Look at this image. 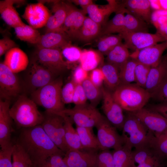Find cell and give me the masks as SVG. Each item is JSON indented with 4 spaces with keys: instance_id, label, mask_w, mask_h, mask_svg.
I'll list each match as a JSON object with an SVG mask.
<instances>
[{
    "instance_id": "cell-1",
    "label": "cell",
    "mask_w": 167,
    "mask_h": 167,
    "mask_svg": "<svg viewBox=\"0 0 167 167\" xmlns=\"http://www.w3.org/2000/svg\"><path fill=\"white\" fill-rule=\"evenodd\" d=\"M22 147L35 166L55 154L64 156L50 139L41 125L22 128L16 142Z\"/></svg>"
},
{
    "instance_id": "cell-2",
    "label": "cell",
    "mask_w": 167,
    "mask_h": 167,
    "mask_svg": "<svg viewBox=\"0 0 167 167\" xmlns=\"http://www.w3.org/2000/svg\"><path fill=\"white\" fill-rule=\"evenodd\" d=\"M10 113L17 126L21 129L41 125L44 119L36 104L24 94L18 97L10 108Z\"/></svg>"
},
{
    "instance_id": "cell-3",
    "label": "cell",
    "mask_w": 167,
    "mask_h": 167,
    "mask_svg": "<svg viewBox=\"0 0 167 167\" xmlns=\"http://www.w3.org/2000/svg\"><path fill=\"white\" fill-rule=\"evenodd\" d=\"M112 94L116 102L128 112L143 108L151 97L145 89L131 83L120 84Z\"/></svg>"
},
{
    "instance_id": "cell-4",
    "label": "cell",
    "mask_w": 167,
    "mask_h": 167,
    "mask_svg": "<svg viewBox=\"0 0 167 167\" xmlns=\"http://www.w3.org/2000/svg\"><path fill=\"white\" fill-rule=\"evenodd\" d=\"M62 79L58 77L54 81L31 94V99L46 111L58 113L65 108L61 95Z\"/></svg>"
},
{
    "instance_id": "cell-5",
    "label": "cell",
    "mask_w": 167,
    "mask_h": 167,
    "mask_svg": "<svg viewBox=\"0 0 167 167\" xmlns=\"http://www.w3.org/2000/svg\"><path fill=\"white\" fill-rule=\"evenodd\" d=\"M124 145L132 150L150 144L154 136L136 117L128 113L122 130Z\"/></svg>"
},
{
    "instance_id": "cell-6",
    "label": "cell",
    "mask_w": 167,
    "mask_h": 167,
    "mask_svg": "<svg viewBox=\"0 0 167 167\" xmlns=\"http://www.w3.org/2000/svg\"><path fill=\"white\" fill-rule=\"evenodd\" d=\"M58 76L39 63L33 57L27 68L25 87L31 94L54 81Z\"/></svg>"
},
{
    "instance_id": "cell-7",
    "label": "cell",
    "mask_w": 167,
    "mask_h": 167,
    "mask_svg": "<svg viewBox=\"0 0 167 167\" xmlns=\"http://www.w3.org/2000/svg\"><path fill=\"white\" fill-rule=\"evenodd\" d=\"M59 113L68 117L76 126L91 128L95 127L103 117L96 107L86 103L65 108Z\"/></svg>"
},
{
    "instance_id": "cell-8",
    "label": "cell",
    "mask_w": 167,
    "mask_h": 167,
    "mask_svg": "<svg viewBox=\"0 0 167 167\" xmlns=\"http://www.w3.org/2000/svg\"><path fill=\"white\" fill-rule=\"evenodd\" d=\"M41 125L46 134L59 149L65 153L69 149L65 138L64 119L62 114L45 111Z\"/></svg>"
},
{
    "instance_id": "cell-9",
    "label": "cell",
    "mask_w": 167,
    "mask_h": 167,
    "mask_svg": "<svg viewBox=\"0 0 167 167\" xmlns=\"http://www.w3.org/2000/svg\"><path fill=\"white\" fill-rule=\"evenodd\" d=\"M95 127L97 131V137L101 151L114 150L121 147L124 144L121 135H120L113 126L103 116Z\"/></svg>"
},
{
    "instance_id": "cell-10",
    "label": "cell",
    "mask_w": 167,
    "mask_h": 167,
    "mask_svg": "<svg viewBox=\"0 0 167 167\" xmlns=\"http://www.w3.org/2000/svg\"><path fill=\"white\" fill-rule=\"evenodd\" d=\"M33 57L39 63L58 75L70 68L60 48H37Z\"/></svg>"
},
{
    "instance_id": "cell-11",
    "label": "cell",
    "mask_w": 167,
    "mask_h": 167,
    "mask_svg": "<svg viewBox=\"0 0 167 167\" xmlns=\"http://www.w3.org/2000/svg\"><path fill=\"white\" fill-rule=\"evenodd\" d=\"M128 113L137 118L155 137L167 133V119L157 112L144 107Z\"/></svg>"
},
{
    "instance_id": "cell-12",
    "label": "cell",
    "mask_w": 167,
    "mask_h": 167,
    "mask_svg": "<svg viewBox=\"0 0 167 167\" xmlns=\"http://www.w3.org/2000/svg\"><path fill=\"white\" fill-rule=\"evenodd\" d=\"M22 87L19 79L3 62L0 63V98L10 101L18 97Z\"/></svg>"
},
{
    "instance_id": "cell-13",
    "label": "cell",
    "mask_w": 167,
    "mask_h": 167,
    "mask_svg": "<svg viewBox=\"0 0 167 167\" xmlns=\"http://www.w3.org/2000/svg\"><path fill=\"white\" fill-rule=\"evenodd\" d=\"M119 34L124 41V44L127 48L134 51L166 41L164 36L157 32L155 34L136 32Z\"/></svg>"
},
{
    "instance_id": "cell-14",
    "label": "cell",
    "mask_w": 167,
    "mask_h": 167,
    "mask_svg": "<svg viewBox=\"0 0 167 167\" xmlns=\"http://www.w3.org/2000/svg\"><path fill=\"white\" fill-rule=\"evenodd\" d=\"M102 109L108 121L116 129L122 130L125 116L123 109L114 99L112 92L102 87Z\"/></svg>"
},
{
    "instance_id": "cell-15",
    "label": "cell",
    "mask_w": 167,
    "mask_h": 167,
    "mask_svg": "<svg viewBox=\"0 0 167 167\" xmlns=\"http://www.w3.org/2000/svg\"><path fill=\"white\" fill-rule=\"evenodd\" d=\"M167 49V41L157 44L141 50L134 51L130 57L137 62L151 67L156 66L160 63L162 55Z\"/></svg>"
},
{
    "instance_id": "cell-16",
    "label": "cell",
    "mask_w": 167,
    "mask_h": 167,
    "mask_svg": "<svg viewBox=\"0 0 167 167\" xmlns=\"http://www.w3.org/2000/svg\"><path fill=\"white\" fill-rule=\"evenodd\" d=\"M98 151L84 149H69L65 153L63 159L69 167H93Z\"/></svg>"
},
{
    "instance_id": "cell-17",
    "label": "cell",
    "mask_w": 167,
    "mask_h": 167,
    "mask_svg": "<svg viewBox=\"0 0 167 167\" xmlns=\"http://www.w3.org/2000/svg\"><path fill=\"white\" fill-rule=\"evenodd\" d=\"M66 3L67 15L61 31L64 33L70 39H76L86 17L85 14L82 10L78 9L71 3Z\"/></svg>"
},
{
    "instance_id": "cell-18",
    "label": "cell",
    "mask_w": 167,
    "mask_h": 167,
    "mask_svg": "<svg viewBox=\"0 0 167 167\" xmlns=\"http://www.w3.org/2000/svg\"><path fill=\"white\" fill-rule=\"evenodd\" d=\"M51 13L40 2L28 4L22 16L29 25L37 29L45 26Z\"/></svg>"
},
{
    "instance_id": "cell-19",
    "label": "cell",
    "mask_w": 167,
    "mask_h": 167,
    "mask_svg": "<svg viewBox=\"0 0 167 167\" xmlns=\"http://www.w3.org/2000/svg\"><path fill=\"white\" fill-rule=\"evenodd\" d=\"M10 101L0 99V145L1 148L12 143L11 135L13 131L12 120L10 113Z\"/></svg>"
},
{
    "instance_id": "cell-20",
    "label": "cell",
    "mask_w": 167,
    "mask_h": 167,
    "mask_svg": "<svg viewBox=\"0 0 167 167\" xmlns=\"http://www.w3.org/2000/svg\"><path fill=\"white\" fill-rule=\"evenodd\" d=\"M108 4L99 7L93 3L86 9L85 14L94 22L101 25L105 24L109 16L113 12H116L119 7V3L115 0H107Z\"/></svg>"
},
{
    "instance_id": "cell-21",
    "label": "cell",
    "mask_w": 167,
    "mask_h": 167,
    "mask_svg": "<svg viewBox=\"0 0 167 167\" xmlns=\"http://www.w3.org/2000/svg\"><path fill=\"white\" fill-rule=\"evenodd\" d=\"M52 14L45 25L46 32L61 31L66 19L67 9L66 2L55 1L52 8Z\"/></svg>"
},
{
    "instance_id": "cell-22",
    "label": "cell",
    "mask_w": 167,
    "mask_h": 167,
    "mask_svg": "<svg viewBox=\"0 0 167 167\" xmlns=\"http://www.w3.org/2000/svg\"><path fill=\"white\" fill-rule=\"evenodd\" d=\"M120 3L130 13L148 24L151 22L152 12L149 0H126Z\"/></svg>"
},
{
    "instance_id": "cell-23",
    "label": "cell",
    "mask_w": 167,
    "mask_h": 167,
    "mask_svg": "<svg viewBox=\"0 0 167 167\" xmlns=\"http://www.w3.org/2000/svg\"><path fill=\"white\" fill-rule=\"evenodd\" d=\"M3 62L15 74L25 70L29 63L27 54L17 47L11 49L5 54Z\"/></svg>"
},
{
    "instance_id": "cell-24",
    "label": "cell",
    "mask_w": 167,
    "mask_h": 167,
    "mask_svg": "<svg viewBox=\"0 0 167 167\" xmlns=\"http://www.w3.org/2000/svg\"><path fill=\"white\" fill-rule=\"evenodd\" d=\"M167 75V57L162 58L157 66L151 67L145 89L151 95L160 86Z\"/></svg>"
},
{
    "instance_id": "cell-25",
    "label": "cell",
    "mask_w": 167,
    "mask_h": 167,
    "mask_svg": "<svg viewBox=\"0 0 167 167\" xmlns=\"http://www.w3.org/2000/svg\"><path fill=\"white\" fill-rule=\"evenodd\" d=\"M22 1L4 0L0 1V13L2 18L8 26L14 28L25 24L14 6V4Z\"/></svg>"
},
{
    "instance_id": "cell-26",
    "label": "cell",
    "mask_w": 167,
    "mask_h": 167,
    "mask_svg": "<svg viewBox=\"0 0 167 167\" xmlns=\"http://www.w3.org/2000/svg\"><path fill=\"white\" fill-rule=\"evenodd\" d=\"M69 40L61 31L48 32L41 35L36 45L38 48L61 49L71 43Z\"/></svg>"
},
{
    "instance_id": "cell-27",
    "label": "cell",
    "mask_w": 167,
    "mask_h": 167,
    "mask_svg": "<svg viewBox=\"0 0 167 167\" xmlns=\"http://www.w3.org/2000/svg\"><path fill=\"white\" fill-rule=\"evenodd\" d=\"M119 7L113 17L104 25L102 29L101 36L120 33L123 29L126 9L119 2Z\"/></svg>"
},
{
    "instance_id": "cell-28",
    "label": "cell",
    "mask_w": 167,
    "mask_h": 167,
    "mask_svg": "<svg viewBox=\"0 0 167 167\" xmlns=\"http://www.w3.org/2000/svg\"><path fill=\"white\" fill-rule=\"evenodd\" d=\"M101 27V25L86 16L76 39L84 41H91L100 35Z\"/></svg>"
},
{
    "instance_id": "cell-29",
    "label": "cell",
    "mask_w": 167,
    "mask_h": 167,
    "mask_svg": "<svg viewBox=\"0 0 167 167\" xmlns=\"http://www.w3.org/2000/svg\"><path fill=\"white\" fill-rule=\"evenodd\" d=\"M104 75L103 84L105 88L111 92L120 84L119 70L115 66L107 62L100 67Z\"/></svg>"
},
{
    "instance_id": "cell-30",
    "label": "cell",
    "mask_w": 167,
    "mask_h": 167,
    "mask_svg": "<svg viewBox=\"0 0 167 167\" xmlns=\"http://www.w3.org/2000/svg\"><path fill=\"white\" fill-rule=\"evenodd\" d=\"M128 49L122 43L110 51L106 54L107 62L116 67L119 70L130 58Z\"/></svg>"
},
{
    "instance_id": "cell-31",
    "label": "cell",
    "mask_w": 167,
    "mask_h": 167,
    "mask_svg": "<svg viewBox=\"0 0 167 167\" xmlns=\"http://www.w3.org/2000/svg\"><path fill=\"white\" fill-rule=\"evenodd\" d=\"M59 113L62 114L64 119L65 138L69 149H83L78 133L73 126V123L68 117L63 113Z\"/></svg>"
},
{
    "instance_id": "cell-32",
    "label": "cell",
    "mask_w": 167,
    "mask_h": 167,
    "mask_svg": "<svg viewBox=\"0 0 167 167\" xmlns=\"http://www.w3.org/2000/svg\"><path fill=\"white\" fill-rule=\"evenodd\" d=\"M102 54L98 51L92 49L83 50L79 61L80 66L88 72L97 68L103 61Z\"/></svg>"
},
{
    "instance_id": "cell-33",
    "label": "cell",
    "mask_w": 167,
    "mask_h": 167,
    "mask_svg": "<svg viewBox=\"0 0 167 167\" xmlns=\"http://www.w3.org/2000/svg\"><path fill=\"white\" fill-rule=\"evenodd\" d=\"M126 10L123 28L120 33L127 32H148V24Z\"/></svg>"
},
{
    "instance_id": "cell-34",
    "label": "cell",
    "mask_w": 167,
    "mask_h": 167,
    "mask_svg": "<svg viewBox=\"0 0 167 167\" xmlns=\"http://www.w3.org/2000/svg\"><path fill=\"white\" fill-rule=\"evenodd\" d=\"M76 129L84 149L100 150L97 136L94 134L92 128L76 126Z\"/></svg>"
},
{
    "instance_id": "cell-35",
    "label": "cell",
    "mask_w": 167,
    "mask_h": 167,
    "mask_svg": "<svg viewBox=\"0 0 167 167\" xmlns=\"http://www.w3.org/2000/svg\"><path fill=\"white\" fill-rule=\"evenodd\" d=\"M132 150L123 145L112 152L114 167H135Z\"/></svg>"
},
{
    "instance_id": "cell-36",
    "label": "cell",
    "mask_w": 167,
    "mask_h": 167,
    "mask_svg": "<svg viewBox=\"0 0 167 167\" xmlns=\"http://www.w3.org/2000/svg\"><path fill=\"white\" fill-rule=\"evenodd\" d=\"M132 155L135 165L136 163L138 165L160 158H163L157 153L150 144L134 149L132 151Z\"/></svg>"
},
{
    "instance_id": "cell-37",
    "label": "cell",
    "mask_w": 167,
    "mask_h": 167,
    "mask_svg": "<svg viewBox=\"0 0 167 167\" xmlns=\"http://www.w3.org/2000/svg\"><path fill=\"white\" fill-rule=\"evenodd\" d=\"M14 28L17 37L20 40L36 45L41 36L36 29L25 24Z\"/></svg>"
},
{
    "instance_id": "cell-38",
    "label": "cell",
    "mask_w": 167,
    "mask_h": 167,
    "mask_svg": "<svg viewBox=\"0 0 167 167\" xmlns=\"http://www.w3.org/2000/svg\"><path fill=\"white\" fill-rule=\"evenodd\" d=\"M86 97L92 106L96 107L102 99V87L100 88L94 85L89 77L82 83Z\"/></svg>"
},
{
    "instance_id": "cell-39",
    "label": "cell",
    "mask_w": 167,
    "mask_h": 167,
    "mask_svg": "<svg viewBox=\"0 0 167 167\" xmlns=\"http://www.w3.org/2000/svg\"><path fill=\"white\" fill-rule=\"evenodd\" d=\"M12 167H35L29 157L16 142L14 144Z\"/></svg>"
},
{
    "instance_id": "cell-40",
    "label": "cell",
    "mask_w": 167,
    "mask_h": 167,
    "mask_svg": "<svg viewBox=\"0 0 167 167\" xmlns=\"http://www.w3.org/2000/svg\"><path fill=\"white\" fill-rule=\"evenodd\" d=\"M122 40L119 34L104 35L97 42V46L98 51L101 54L106 55L115 46L122 43Z\"/></svg>"
},
{
    "instance_id": "cell-41",
    "label": "cell",
    "mask_w": 167,
    "mask_h": 167,
    "mask_svg": "<svg viewBox=\"0 0 167 167\" xmlns=\"http://www.w3.org/2000/svg\"><path fill=\"white\" fill-rule=\"evenodd\" d=\"M137 63L136 60L130 57L121 67L119 71L120 84L135 82V69Z\"/></svg>"
},
{
    "instance_id": "cell-42",
    "label": "cell",
    "mask_w": 167,
    "mask_h": 167,
    "mask_svg": "<svg viewBox=\"0 0 167 167\" xmlns=\"http://www.w3.org/2000/svg\"><path fill=\"white\" fill-rule=\"evenodd\" d=\"M64 59L70 67V64L79 61L83 50L71 43L61 49Z\"/></svg>"
},
{
    "instance_id": "cell-43",
    "label": "cell",
    "mask_w": 167,
    "mask_h": 167,
    "mask_svg": "<svg viewBox=\"0 0 167 167\" xmlns=\"http://www.w3.org/2000/svg\"><path fill=\"white\" fill-rule=\"evenodd\" d=\"M150 145L163 158H167V133L159 137H152Z\"/></svg>"
},
{
    "instance_id": "cell-44",
    "label": "cell",
    "mask_w": 167,
    "mask_h": 167,
    "mask_svg": "<svg viewBox=\"0 0 167 167\" xmlns=\"http://www.w3.org/2000/svg\"><path fill=\"white\" fill-rule=\"evenodd\" d=\"M151 67L138 62L135 72L136 84L145 89L148 74Z\"/></svg>"
},
{
    "instance_id": "cell-45",
    "label": "cell",
    "mask_w": 167,
    "mask_h": 167,
    "mask_svg": "<svg viewBox=\"0 0 167 167\" xmlns=\"http://www.w3.org/2000/svg\"><path fill=\"white\" fill-rule=\"evenodd\" d=\"M93 167H114L112 152L109 150L101 151Z\"/></svg>"
},
{
    "instance_id": "cell-46",
    "label": "cell",
    "mask_w": 167,
    "mask_h": 167,
    "mask_svg": "<svg viewBox=\"0 0 167 167\" xmlns=\"http://www.w3.org/2000/svg\"><path fill=\"white\" fill-rule=\"evenodd\" d=\"M63 156L55 154H53L35 167H69L64 161Z\"/></svg>"
},
{
    "instance_id": "cell-47",
    "label": "cell",
    "mask_w": 167,
    "mask_h": 167,
    "mask_svg": "<svg viewBox=\"0 0 167 167\" xmlns=\"http://www.w3.org/2000/svg\"><path fill=\"white\" fill-rule=\"evenodd\" d=\"M76 84L71 79L62 87L61 95L63 103L68 104L73 103V97Z\"/></svg>"
},
{
    "instance_id": "cell-48",
    "label": "cell",
    "mask_w": 167,
    "mask_h": 167,
    "mask_svg": "<svg viewBox=\"0 0 167 167\" xmlns=\"http://www.w3.org/2000/svg\"><path fill=\"white\" fill-rule=\"evenodd\" d=\"M14 144L1 148L0 150V167H12V154Z\"/></svg>"
},
{
    "instance_id": "cell-49",
    "label": "cell",
    "mask_w": 167,
    "mask_h": 167,
    "mask_svg": "<svg viewBox=\"0 0 167 167\" xmlns=\"http://www.w3.org/2000/svg\"><path fill=\"white\" fill-rule=\"evenodd\" d=\"M151 96V97L160 103H167V75Z\"/></svg>"
},
{
    "instance_id": "cell-50",
    "label": "cell",
    "mask_w": 167,
    "mask_h": 167,
    "mask_svg": "<svg viewBox=\"0 0 167 167\" xmlns=\"http://www.w3.org/2000/svg\"><path fill=\"white\" fill-rule=\"evenodd\" d=\"M82 84H76L73 97V103L75 105L86 103L87 100Z\"/></svg>"
},
{
    "instance_id": "cell-51",
    "label": "cell",
    "mask_w": 167,
    "mask_h": 167,
    "mask_svg": "<svg viewBox=\"0 0 167 167\" xmlns=\"http://www.w3.org/2000/svg\"><path fill=\"white\" fill-rule=\"evenodd\" d=\"M88 77L91 81L96 86L100 88L103 87L104 75L100 68H97L92 71Z\"/></svg>"
},
{
    "instance_id": "cell-52",
    "label": "cell",
    "mask_w": 167,
    "mask_h": 167,
    "mask_svg": "<svg viewBox=\"0 0 167 167\" xmlns=\"http://www.w3.org/2000/svg\"><path fill=\"white\" fill-rule=\"evenodd\" d=\"M88 71L84 70L80 65L74 70L71 79L76 84H82L88 77Z\"/></svg>"
},
{
    "instance_id": "cell-53",
    "label": "cell",
    "mask_w": 167,
    "mask_h": 167,
    "mask_svg": "<svg viewBox=\"0 0 167 167\" xmlns=\"http://www.w3.org/2000/svg\"><path fill=\"white\" fill-rule=\"evenodd\" d=\"M16 47H17V45L14 41L8 37H4L0 40V56Z\"/></svg>"
},
{
    "instance_id": "cell-54",
    "label": "cell",
    "mask_w": 167,
    "mask_h": 167,
    "mask_svg": "<svg viewBox=\"0 0 167 167\" xmlns=\"http://www.w3.org/2000/svg\"><path fill=\"white\" fill-rule=\"evenodd\" d=\"M149 109L160 113L167 119V103H160L150 106Z\"/></svg>"
},
{
    "instance_id": "cell-55",
    "label": "cell",
    "mask_w": 167,
    "mask_h": 167,
    "mask_svg": "<svg viewBox=\"0 0 167 167\" xmlns=\"http://www.w3.org/2000/svg\"><path fill=\"white\" fill-rule=\"evenodd\" d=\"M163 158H160L135 165V167H163Z\"/></svg>"
},
{
    "instance_id": "cell-56",
    "label": "cell",
    "mask_w": 167,
    "mask_h": 167,
    "mask_svg": "<svg viewBox=\"0 0 167 167\" xmlns=\"http://www.w3.org/2000/svg\"><path fill=\"white\" fill-rule=\"evenodd\" d=\"M70 2L81 6L85 14V11L88 6L93 3L92 1L91 0H73Z\"/></svg>"
},
{
    "instance_id": "cell-57",
    "label": "cell",
    "mask_w": 167,
    "mask_h": 167,
    "mask_svg": "<svg viewBox=\"0 0 167 167\" xmlns=\"http://www.w3.org/2000/svg\"><path fill=\"white\" fill-rule=\"evenodd\" d=\"M150 6L152 10L154 11L162 10L160 4L159 0H149Z\"/></svg>"
},
{
    "instance_id": "cell-58",
    "label": "cell",
    "mask_w": 167,
    "mask_h": 167,
    "mask_svg": "<svg viewBox=\"0 0 167 167\" xmlns=\"http://www.w3.org/2000/svg\"><path fill=\"white\" fill-rule=\"evenodd\" d=\"M159 2L162 10L167 11V0H159Z\"/></svg>"
},
{
    "instance_id": "cell-59",
    "label": "cell",
    "mask_w": 167,
    "mask_h": 167,
    "mask_svg": "<svg viewBox=\"0 0 167 167\" xmlns=\"http://www.w3.org/2000/svg\"><path fill=\"white\" fill-rule=\"evenodd\" d=\"M162 35L166 39V41H167V26L165 29V30L162 34Z\"/></svg>"
}]
</instances>
